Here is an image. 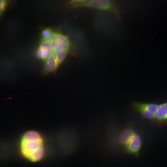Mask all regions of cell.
Segmentation results:
<instances>
[{
	"label": "cell",
	"mask_w": 167,
	"mask_h": 167,
	"mask_svg": "<svg viewBox=\"0 0 167 167\" xmlns=\"http://www.w3.org/2000/svg\"><path fill=\"white\" fill-rule=\"evenodd\" d=\"M19 145L21 155L29 161L38 162L45 157V138L38 131L31 130L25 132L20 138Z\"/></svg>",
	"instance_id": "6da1fadb"
},
{
	"label": "cell",
	"mask_w": 167,
	"mask_h": 167,
	"mask_svg": "<svg viewBox=\"0 0 167 167\" xmlns=\"http://www.w3.org/2000/svg\"><path fill=\"white\" fill-rule=\"evenodd\" d=\"M159 105L155 103H135L134 108L145 118L154 121Z\"/></svg>",
	"instance_id": "7a4b0ae2"
},
{
	"label": "cell",
	"mask_w": 167,
	"mask_h": 167,
	"mask_svg": "<svg viewBox=\"0 0 167 167\" xmlns=\"http://www.w3.org/2000/svg\"><path fill=\"white\" fill-rule=\"evenodd\" d=\"M54 52L65 51L69 52L71 43L68 38L62 33L55 32L51 41Z\"/></svg>",
	"instance_id": "3957f363"
},
{
	"label": "cell",
	"mask_w": 167,
	"mask_h": 167,
	"mask_svg": "<svg viewBox=\"0 0 167 167\" xmlns=\"http://www.w3.org/2000/svg\"><path fill=\"white\" fill-rule=\"evenodd\" d=\"M54 53V49L51 41L41 40L36 54L37 58L45 60Z\"/></svg>",
	"instance_id": "277c9868"
},
{
	"label": "cell",
	"mask_w": 167,
	"mask_h": 167,
	"mask_svg": "<svg viewBox=\"0 0 167 167\" xmlns=\"http://www.w3.org/2000/svg\"><path fill=\"white\" fill-rule=\"evenodd\" d=\"M88 7L112 11L116 13H118V9L112 0H94Z\"/></svg>",
	"instance_id": "5b68a950"
},
{
	"label": "cell",
	"mask_w": 167,
	"mask_h": 167,
	"mask_svg": "<svg viewBox=\"0 0 167 167\" xmlns=\"http://www.w3.org/2000/svg\"><path fill=\"white\" fill-rule=\"evenodd\" d=\"M153 122L159 126H167V102L159 105Z\"/></svg>",
	"instance_id": "8992f818"
},
{
	"label": "cell",
	"mask_w": 167,
	"mask_h": 167,
	"mask_svg": "<svg viewBox=\"0 0 167 167\" xmlns=\"http://www.w3.org/2000/svg\"><path fill=\"white\" fill-rule=\"evenodd\" d=\"M45 60L43 73L47 75L54 73L59 65L54 54H53Z\"/></svg>",
	"instance_id": "52a82bcc"
},
{
	"label": "cell",
	"mask_w": 167,
	"mask_h": 167,
	"mask_svg": "<svg viewBox=\"0 0 167 167\" xmlns=\"http://www.w3.org/2000/svg\"><path fill=\"white\" fill-rule=\"evenodd\" d=\"M141 140L140 136L136 133L126 145L127 150L132 153H137L141 148Z\"/></svg>",
	"instance_id": "ba28073f"
},
{
	"label": "cell",
	"mask_w": 167,
	"mask_h": 167,
	"mask_svg": "<svg viewBox=\"0 0 167 167\" xmlns=\"http://www.w3.org/2000/svg\"><path fill=\"white\" fill-rule=\"evenodd\" d=\"M134 131L130 128L124 129L120 133L119 141L122 145H126L135 134Z\"/></svg>",
	"instance_id": "9c48e42d"
},
{
	"label": "cell",
	"mask_w": 167,
	"mask_h": 167,
	"mask_svg": "<svg viewBox=\"0 0 167 167\" xmlns=\"http://www.w3.org/2000/svg\"><path fill=\"white\" fill-rule=\"evenodd\" d=\"M55 32L50 28H47L43 29L41 33L42 40L51 41Z\"/></svg>",
	"instance_id": "30bf717a"
},
{
	"label": "cell",
	"mask_w": 167,
	"mask_h": 167,
	"mask_svg": "<svg viewBox=\"0 0 167 167\" xmlns=\"http://www.w3.org/2000/svg\"><path fill=\"white\" fill-rule=\"evenodd\" d=\"M69 53L68 52L65 51H58L54 52V54L59 66L64 60Z\"/></svg>",
	"instance_id": "8fae6325"
},
{
	"label": "cell",
	"mask_w": 167,
	"mask_h": 167,
	"mask_svg": "<svg viewBox=\"0 0 167 167\" xmlns=\"http://www.w3.org/2000/svg\"><path fill=\"white\" fill-rule=\"evenodd\" d=\"M10 0H0V19L7 8Z\"/></svg>",
	"instance_id": "7c38bea8"
},
{
	"label": "cell",
	"mask_w": 167,
	"mask_h": 167,
	"mask_svg": "<svg viewBox=\"0 0 167 167\" xmlns=\"http://www.w3.org/2000/svg\"><path fill=\"white\" fill-rule=\"evenodd\" d=\"M84 0H71L70 3L73 4V7L79 6Z\"/></svg>",
	"instance_id": "4fadbf2b"
},
{
	"label": "cell",
	"mask_w": 167,
	"mask_h": 167,
	"mask_svg": "<svg viewBox=\"0 0 167 167\" xmlns=\"http://www.w3.org/2000/svg\"><path fill=\"white\" fill-rule=\"evenodd\" d=\"M94 1V0H84L79 6L88 7L89 5Z\"/></svg>",
	"instance_id": "5bb4252c"
}]
</instances>
